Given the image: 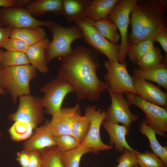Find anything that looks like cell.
Listing matches in <instances>:
<instances>
[{
  "label": "cell",
  "instance_id": "42",
  "mask_svg": "<svg viewBox=\"0 0 167 167\" xmlns=\"http://www.w3.org/2000/svg\"><path fill=\"white\" fill-rule=\"evenodd\" d=\"M6 91L0 86V94L4 95L6 93Z\"/></svg>",
  "mask_w": 167,
  "mask_h": 167
},
{
  "label": "cell",
  "instance_id": "34",
  "mask_svg": "<svg viewBox=\"0 0 167 167\" xmlns=\"http://www.w3.org/2000/svg\"><path fill=\"white\" fill-rule=\"evenodd\" d=\"M56 146L61 152L70 150L78 147L79 144L72 135H63L54 136Z\"/></svg>",
  "mask_w": 167,
  "mask_h": 167
},
{
  "label": "cell",
  "instance_id": "33",
  "mask_svg": "<svg viewBox=\"0 0 167 167\" xmlns=\"http://www.w3.org/2000/svg\"><path fill=\"white\" fill-rule=\"evenodd\" d=\"M136 152L139 167H166L162 160L151 152Z\"/></svg>",
  "mask_w": 167,
  "mask_h": 167
},
{
  "label": "cell",
  "instance_id": "16",
  "mask_svg": "<svg viewBox=\"0 0 167 167\" xmlns=\"http://www.w3.org/2000/svg\"><path fill=\"white\" fill-rule=\"evenodd\" d=\"M56 146L49 122L35 129L33 135L23 145L24 151L30 152L40 151L45 148Z\"/></svg>",
  "mask_w": 167,
  "mask_h": 167
},
{
  "label": "cell",
  "instance_id": "36",
  "mask_svg": "<svg viewBox=\"0 0 167 167\" xmlns=\"http://www.w3.org/2000/svg\"><path fill=\"white\" fill-rule=\"evenodd\" d=\"M136 150L125 149L116 161L118 164L116 167H134L138 165Z\"/></svg>",
  "mask_w": 167,
  "mask_h": 167
},
{
  "label": "cell",
  "instance_id": "29",
  "mask_svg": "<svg viewBox=\"0 0 167 167\" xmlns=\"http://www.w3.org/2000/svg\"><path fill=\"white\" fill-rule=\"evenodd\" d=\"M41 167H64L61 152L57 146L45 148L41 151Z\"/></svg>",
  "mask_w": 167,
  "mask_h": 167
},
{
  "label": "cell",
  "instance_id": "22",
  "mask_svg": "<svg viewBox=\"0 0 167 167\" xmlns=\"http://www.w3.org/2000/svg\"><path fill=\"white\" fill-rule=\"evenodd\" d=\"M138 130L148 139L150 148L153 152L163 161L167 167V147L163 146L158 142L154 131L146 122L144 119L141 121L138 125Z\"/></svg>",
  "mask_w": 167,
  "mask_h": 167
},
{
  "label": "cell",
  "instance_id": "15",
  "mask_svg": "<svg viewBox=\"0 0 167 167\" xmlns=\"http://www.w3.org/2000/svg\"><path fill=\"white\" fill-rule=\"evenodd\" d=\"M137 95L145 101L167 107V94L158 86L150 82L132 76Z\"/></svg>",
  "mask_w": 167,
  "mask_h": 167
},
{
  "label": "cell",
  "instance_id": "5",
  "mask_svg": "<svg viewBox=\"0 0 167 167\" xmlns=\"http://www.w3.org/2000/svg\"><path fill=\"white\" fill-rule=\"evenodd\" d=\"M75 22L81 30L83 39L87 44L106 56L109 60L119 62L120 45L113 44L102 36L95 28L92 20L85 17Z\"/></svg>",
  "mask_w": 167,
  "mask_h": 167
},
{
  "label": "cell",
  "instance_id": "44",
  "mask_svg": "<svg viewBox=\"0 0 167 167\" xmlns=\"http://www.w3.org/2000/svg\"><path fill=\"white\" fill-rule=\"evenodd\" d=\"M134 167H139V166L138 165H136Z\"/></svg>",
  "mask_w": 167,
  "mask_h": 167
},
{
  "label": "cell",
  "instance_id": "21",
  "mask_svg": "<svg viewBox=\"0 0 167 167\" xmlns=\"http://www.w3.org/2000/svg\"><path fill=\"white\" fill-rule=\"evenodd\" d=\"M32 15H40L47 12L63 15V0H31L25 7Z\"/></svg>",
  "mask_w": 167,
  "mask_h": 167
},
{
  "label": "cell",
  "instance_id": "26",
  "mask_svg": "<svg viewBox=\"0 0 167 167\" xmlns=\"http://www.w3.org/2000/svg\"><path fill=\"white\" fill-rule=\"evenodd\" d=\"M154 38L145 40L130 44L128 47L127 55L132 63L137 65L142 56L154 45Z\"/></svg>",
  "mask_w": 167,
  "mask_h": 167
},
{
  "label": "cell",
  "instance_id": "27",
  "mask_svg": "<svg viewBox=\"0 0 167 167\" xmlns=\"http://www.w3.org/2000/svg\"><path fill=\"white\" fill-rule=\"evenodd\" d=\"M35 128L30 124L20 121L15 122L8 131L11 139L19 142L28 139L32 135Z\"/></svg>",
  "mask_w": 167,
  "mask_h": 167
},
{
  "label": "cell",
  "instance_id": "45",
  "mask_svg": "<svg viewBox=\"0 0 167 167\" xmlns=\"http://www.w3.org/2000/svg\"><path fill=\"white\" fill-rule=\"evenodd\" d=\"M1 136V131H0V137Z\"/></svg>",
  "mask_w": 167,
  "mask_h": 167
},
{
  "label": "cell",
  "instance_id": "6",
  "mask_svg": "<svg viewBox=\"0 0 167 167\" xmlns=\"http://www.w3.org/2000/svg\"><path fill=\"white\" fill-rule=\"evenodd\" d=\"M131 105L137 106L144 113L147 124L156 134L166 137L167 109L144 100L138 95L131 93L125 94Z\"/></svg>",
  "mask_w": 167,
  "mask_h": 167
},
{
  "label": "cell",
  "instance_id": "24",
  "mask_svg": "<svg viewBox=\"0 0 167 167\" xmlns=\"http://www.w3.org/2000/svg\"><path fill=\"white\" fill-rule=\"evenodd\" d=\"M10 37L19 39L31 46L46 37V34L41 27H29L13 29Z\"/></svg>",
  "mask_w": 167,
  "mask_h": 167
},
{
  "label": "cell",
  "instance_id": "28",
  "mask_svg": "<svg viewBox=\"0 0 167 167\" xmlns=\"http://www.w3.org/2000/svg\"><path fill=\"white\" fill-rule=\"evenodd\" d=\"M89 152L91 151L88 148L81 144L73 149L61 152L62 159L64 167H79L82 157Z\"/></svg>",
  "mask_w": 167,
  "mask_h": 167
},
{
  "label": "cell",
  "instance_id": "19",
  "mask_svg": "<svg viewBox=\"0 0 167 167\" xmlns=\"http://www.w3.org/2000/svg\"><path fill=\"white\" fill-rule=\"evenodd\" d=\"M50 42L48 38H44L30 46L25 53L31 65L43 74L46 73L49 71L45 52Z\"/></svg>",
  "mask_w": 167,
  "mask_h": 167
},
{
  "label": "cell",
  "instance_id": "4",
  "mask_svg": "<svg viewBox=\"0 0 167 167\" xmlns=\"http://www.w3.org/2000/svg\"><path fill=\"white\" fill-rule=\"evenodd\" d=\"M52 35V40L45 50V57L48 63L53 59L68 56L73 50V42L84 39L80 28L77 25L64 27L51 21L48 27Z\"/></svg>",
  "mask_w": 167,
  "mask_h": 167
},
{
  "label": "cell",
  "instance_id": "35",
  "mask_svg": "<svg viewBox=\"0 0 167 167\" xmlns=\"http://www.w3.org/2000/svg\"><path fill=\"white\" fill-rule=\"evenodd\" d=\"M30 46L23 41L19 39L9 37L3 43L2 48L7 51L26 53Z\"/></svg>",
  "mask_w": 167,
  "mask_h": 167
},
{
  "label": "cell",
  "instance_id": "43",
  "mask_svg": "<svg viewBox=\"0 0 167 167\" xmlns=\"http://www.w3.org/2000/svg\"><path fill=\"white\" fill-rule=\"evenodd\" d=\"M4 51L0 49V71L1 69V60L2 58V56Z\"/></svg>",
  "mask_w": 167,
  "mask_h": 167
},
{
  "label": "cell",
  "instance_id": "14",
  "mask_svg": "<svg viewBox=\"0 0 167 167\" xmlns=\"http://www.w3.org/2000/svg\"><path fill=\"white\" fill-rule=\"evenodd\" d=\"M81 115L79 105L63 108L54 114L50 121L49 127L54 136L63 135H72L73 126L78 118Z\"/></svg>",
  "mask_w": 167,
  "mask_h": 167
},
{
  "label": "cell",
  "instance_id": "41",
  "mask_svg": "<svg viewBox=\"0 0 167 167\" xmlns=\"http://www.w3.org/2000/svg\"><path fill=\"white\" fill-rule=\"evenodd\" d=\"M12 29L3 27L0 23V48L6 40L10 37Z\"/></svg>",
  "mask_w": 167,
  "mask_h": 167
},
{
  "label": "cell",
  "instance_id": "2",
  "mask_svg": "<svg viewBox=\"0 0 167 167\" xmlns=\"http://www.w3.org/2000/svg\"><path fill=\"white\" fill-rule=\"evenodd\" d=\"M167 5L165 0H138L130 14L129 46L167 31Z\"/></svg>",
  "mask_w": 167,
  "mask_h": 167
},
{
  "label": "cell",
  "instance_id": "12",
  "mask_svg": "<svg viewBox=\"0 0 167 167\" xmlns=\"http://www.w3.org/2000/svg\"><path fill=\"white\" fill-rule=\"evenodd\" d=\"M51 21H41L34 18L24 7L3 8L0 9V23L12 29L29 27H48Z\"/></svg>",
  "mask_w": 167,
  "mask_h": 167
},
{
  "label": "cell",
  "instance_id": "8",
  "mask_svg": "<svg viewBox=\"0 0 167 167\" xmlns=\"http://www.w3.org/2000/svg\"><path fill=\"white\" fill-rule=\"evenodd\" d=\"M107 71L104 76V80L108 85V91L122 94L127 93L137 95L132 76L129 73L126 62L106 61L104 63Z\"/></svg>",
  "mask_w": 167,
  "mask_h": 167
},
{
  "label": "cell",
  "instance_id": "10",
  "mask_svg": "<svg viewBox=\"0 0 167 167\" xmlns=\"http://www.w3.org/2000/svg\"><path fill=\"white\" fill-rule=\"evenodd\" d=\"M84 115L89 119L90 124L87 136L80 144L85 146L91 152L96 154L113 149L112 146L104 143L100 136V128L105 119L106 111L100 108L97 109L95 105H88L85 110Z\"/></svg>",
  "mask_w": 167,
  "mask_h": 167
},
{
  "label": "cell",
  "instance_id": "38",
  "mask_svg": "<svg viewBox=\"0 0 167 167\" xmlns=\"http://www.w3.org/2000/svg\"><path fill=\"white\" fill-rule=\"evenodd\" d=\"M28 152L29 161L28 167H41L42 158L40 151Z\"/></svg>",
  "mask_w": 167,
  "mask_h": 167
},
{
  "label": "cell",
  "instance_id": "1",
  "mask_svg": "<svg viewBox=\"0 0 167 167\" xmlns=\"http://www.w3.org/2000/svg\"><path fill=\"white\" fill-rule=\"evenodd\" d=\"M60 58L58 76L72 85L79 100L96 101L102 92L108 89L107 84L97 77L100 65L93 49L79 46L71 54Z\"/></svg>",
  "mask_w": 167,
  "mask_h": 167
},
{
  "label": "cell",
  "instance_id": "18",
  "mask_svg": "<svg viewBox=\"0 0 167 167\" xmlns=\"http://www.w3.org/2000/svg\"><path fill=\"white\" fill-rule=\"evenodd\" d=\"M102 125L107 132L110 137L109 144H114L115 149L123 153L125 149L133 150L126 139L129 133V129L123 125H120L105 119Z\"/></svg>",
  "mask_w": 167,
  "mask_h": 167
},
{
  "label": "cell",
  "instance_id": "40",
  "mask_svg": "<svg viewBox=\"0 0 167 167\" xmlns=\"http://www.w3.org/2000/svg\"><path fill=\"white\" fill-rule=\"evenodd\" d=\"M17 160L21 167H28L29 161V152L24 150L18 152Z\"/></svg>",
  "mask_w": 167,
  "mask_h": 167
},
{
  "label": "cell",
  "instance_id": "13",
  "mask_svg": "<svg viewBox=\"0 0 167 167\" xmlns=\"http://www.w3.org/2000/svg\"><path fill=\"white\" fill-rule=\"evenodd\" d=\"M108 92L111 103L106 111L105 119L115 123H121L130 129L139 117L131 112L130 108L131 105L123 94Z\"/></svg>",
  "mask_w": 167,
  "mask_h": 167
},
{
  "label": "cell",
  "instance_id": "17",
  "mask_svg": "<svg viewBox=\"0 0 167 167\" xmlns=\"http://www.w3.org/2000/svg\"><path fill=\"white\" fill-rule=\"evenodd\" d=\"M133 72V76L154 82L167 90V56L162 62L156 66L143 69L135 67Z\"/></svg>",
  "mask_w": 167,
  "mask_h": 167
},
{
  "label": "cell",
  "instance_id": "7",
  "mask_svg": "<svg viewBox=\"0 0 167 167\" xmlns=\"http://www.w3.org/2000/svg\"><path fill=\"white\" fill-rule=\"evenodd\" d=\"M40 91L44 94L41 103L45 112L52 116L62 108L65 97L68 94L75 92V89L69 82L58 76L44 86Z\"/></svg>",
  "mask_w": 167,
  "mask_h": 167
},
{
  "label": "cell",
  "instance_id": "31",
  "mask_svg": "<svg viewBox=\"0 0 167 167\" xmlns=\"http://www.w3.org/2000/svg\"><path fill=\"white\" fill-rule=\"evenodd\" d=\"M30 64L26 54L18 52L4 51L1 60V65L2 66H13Z\"/></svg>",
  "mask_w": 167,
  "mask_h": 167
},
{
  "label": "cell",
  "instance_id": "39",
  "mask_svg": "<svg viewBox=\"0 0 167 167\" xmlns=\"http://www.w3.org/2000/svg\"><path fill=\"white\" fill-rule=\"evenodd\" d=\"M154 40L159 43L167 56V31L157 34L155 36Z\"/></svg>",
  "mask_w": 167,
  "mask_h": 167
},
{
  "label": "cell",
  "instance_id": "11",
  "mask_svg": "<svg viewBox=\"0 0 167 167\" xmlns=\"http://www.w3.org/2000/svg\"><path fill=\"white\" fill-rule=\"evenodd\" d=\"M19 98L18 107L15 112L9 115V119L26 122L36 128L44 119L41 98L28 94L21 96Z\"/></svg>",
  "mask_w": 167,
  "mask_h": 167
},
{
  "label": "cell",
  "instance_id": "30",
  "mask_svg": "<svg viewBox=\"0 0 167 167\" xmlns=\"http://www.w3.org/2000/svg\"><path fill=\"white\" fill-rule=\"evenodd\" d=\"M164 59L160 49L154 46L142 56L137 65L140 69L148 68L160 64Z\"/></svg>",
  "mask_w": 167,
  "mask_h": 167
},
{
  "label": "cell",
  "instance_id": "20",
  "mask_svg": "<svg viewBox=\"0 0 167 167\" xmlns=\"http://www.w3.org/2000/svg\"><path fill=\"white\" fill-rule=\"evenodd\" d=\"M119 0H92L87 9L85 17L93 21L108 17Z\"/></svg>",
  "mask_w": 167,
  "mask_h": 167
},
{
  "label": "cell",
  "instance_id": "37",
  "mask_svg": "<svg viewBox=\"0 0 167 167\" xmlns=\"http://www.w3.org/2000/svg\"><path fill=\"white\" fill-rule=\"evenodd\" d=\"M29 2V0H0V6L4 8L24 7Z\"/></svg>",
  "mask_w": 167,
  "mask_h": 167
},
{
  "label": "cell",
  "instance_id": "9",
  "mask_svg": "<svg viewBox=\"0 0 167 167\" xmlns=\"http://www.w3.org/2000/svg\"><path fill=\"white\" fill-rule=\"evenodd\" d=\"M138 0H119L112 13L108 17L115 24L119 32L121 40L118 62L125 61L129 47L128 29L130 16Z\"/></svg>",
  "mask_w": 167,
  "mask_h": 167
},
{
  "label": "cell",
  "instance_id": "23",
  "mask_svg": "<svg viewBox=\"0 0 167 167\" xmlns=\"http://www.w3.org/2000/svg\"><path fill=\"white\" fill-rule=\"evenodd\" d=\"M90 0H63V15L68 22L85 17Z\"/></svg>",
  "mask_w": 167,
  "mask_h": 167
},
{
  "label": "cell",
  "instance_id": "3",
  "mask_svg": "<svg viewBox=\"0 0 167 167\" xmlns=\"http://www.w3.org/2000/svg\"><path fill=\"white\" fill-rule=\"evenodd\" d=\"M31 64L13 66H1L0 86L10 94L14 103L21 96L30 94L29 83L37 75Z\"/></svg>",
  "mask_w": 167,
  "mask_h": 167
},
{
  "label": "cell",
  "instance_id": "32",
  "mask_svg": "<svg viewBox=\"0 0 167 167\" xmlns=\"http://www.w3.org/2000/svg\"><path fill=\"white\" fill-rule=\"evenodd\" d=\"M90 121L85 115H81L74 123L72 135L80 144L87 136L90 126Z\"/></svg>",
  "mask_w": 167,
  "mask_h": 167
},
{
  "label": "cell",
  "instance_id": "25",
  "mask_svg": "<svg viewBox=\"0 0 167 167\" xmlns=\"http://www.w3.org/2000/svg\"><path fill=\"white\" fill-rule=\"evenodd\" d=\"M92 21L95 28L102 36L112 43L117 44L120 39V35L117 27L110 19L107 17Z\"/></svg>",
  "mask_w": 167,
  "mask_h": 167
}]
</instances>
